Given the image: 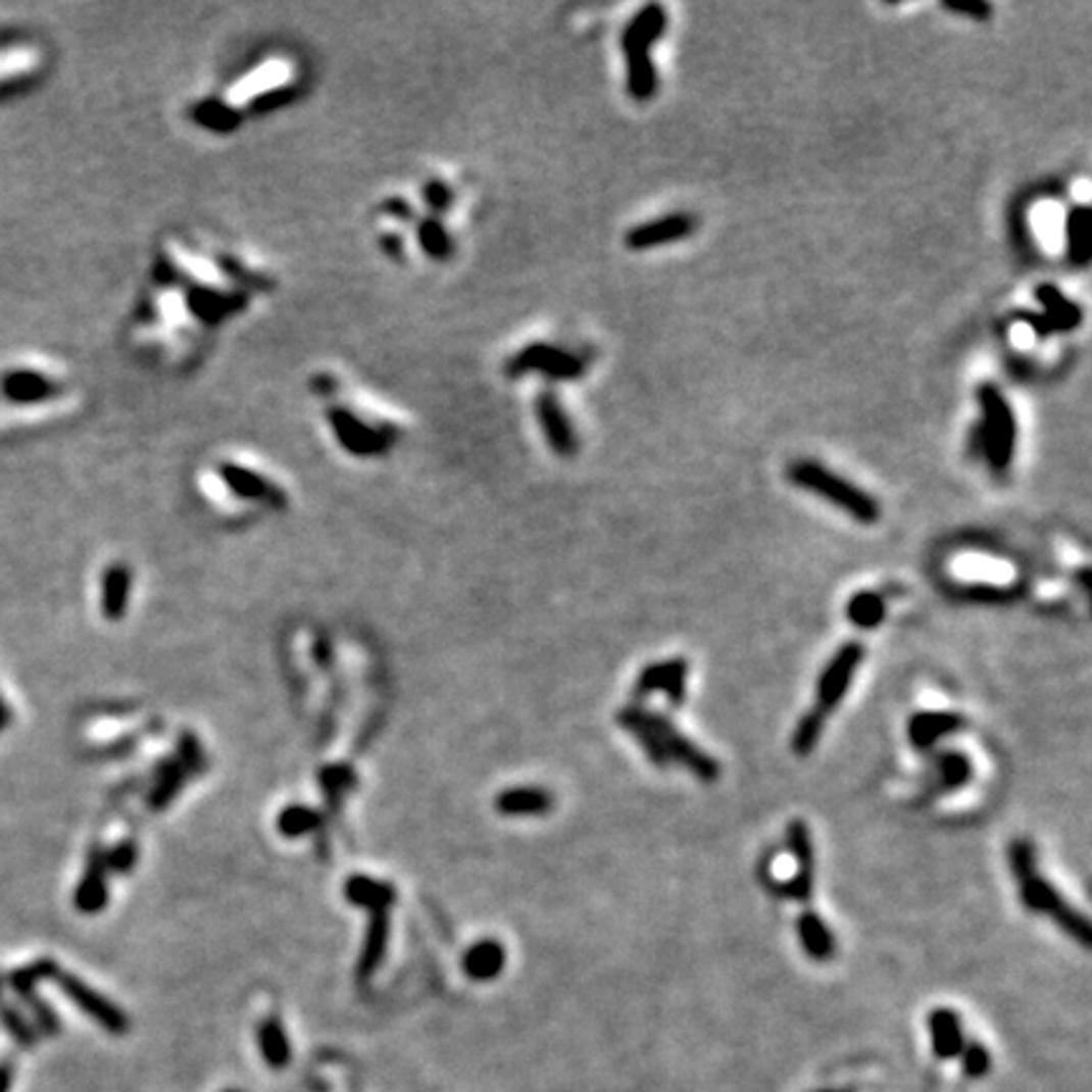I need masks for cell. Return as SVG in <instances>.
<instances>
[{
    "mask_svg": "<svg viewBox=\"0 0 1092 1092\" xmlns=\"http://www.w3.org/2000/svg\"><path fill=\"white\" fill-rule=\"evenodd\" d=\"M329 436L352 458H383L405 438L407 426L397 410L385 407L369 392L347 385L342 375L321 369L311 380Z\"/></svg>",
    "mask_w": 1092,
    "mask_h": 1092,
    "instance_id": "obj_1",
    "label": "cell"
},
{
    "mask_svg": "<svg viewBox=\"0 0 1092 1092\" xmlns=\"http://www.w3.org/2000/svg\"><path fill=\"white\" fill-rule=\"evenodd\" d=\"M1006 857H1009L1011 875H1014L1016 885H1020V898L1022 903H1025V908L1032 910V913L1049 915L1068 936H1073L1075 941L1083 943L1085 948H1090L1092 931L1088 919H1085L1083 913H1078V910L1059 895V890L1039 875L1035 845H1032L1030 840H1022V837L1020 840H1011Z\"/></svg>",
    "mask_w": 1092,
    "mask_h": 1092,
    "instance_id": "obj_2",
    "label": "cell"
},
{
    "mask_svg": "<svg viewBox=\"0 0 1092 1092\" xmlns=\"http://www.w3.org/2000/svg\"><path fill=\"white\" fill-rule=\"evenodd\" d=\"M789 481H792L797 489L814 493V496L825 498V501L835 503L840 511H845L847 516H852L860 524H875L880 518V503L878 498L857 489L855 484H850L842 476L832 474L830 468L817 463V460H794L787 468Z\"/></svg>",
    "mask_w": 1092,
    "mask_h": 1092,
    "instance_id": "obj_3",
    "label": "cell"
},
{
    "mask_svg": "<svg viewBox=\"0 0 1092 1092\" xmlns=\"http://www.w3.org/2000/svg\"><path fill=\"white\" fill-rule=\"evenodd\" d=\"M210 465H213L215 481L226 486V491H231L236 498L263 503L274 511H284L289 506V493L263 468L261 460L248 458V455H220Z\"/></svg>",
    "mask_w": 1092,
    "mask_h": 1092,
    "instance_id": "obj_4",
    "label": "cell"
},
{
    "mask_svg": "<svg viewBox=\"0 0 1092 1092\" xmlns=\"http://www.w3.org/2000/svg\"><path fill=\"white\" fill-rule=\"evenodd\" d=\"M979 405H982V428L984 436V460L989 463V468L994 474H1006V468L1014 460V445H1016V420L1014 410L1006 402V397L1001 395V390L996 385L984 383L979 387Z\"/></svg>",
    "mask_w": 1092,
    "mask_h": 1092,
    "instance_id": "obj_5",
    "label": "cell"
},
{
    "mask_svg": "<svg viewBox=\"0 0 1092 1092\" xmlns=\"http://www.w3.org/2000/svg\"><path fill=\"white\" fill-rule=\"evenodd\" d=\"M648 724L653 729L657 744H660L662 756H665L667 764H681L686 766L693 777H698L701 782H715L721 777V766L713 756L706 754L696 741H691L688 736L681 734L676 724H673L667 715L648 710Z\"/></svg>",
    "mask_w": 1092,
    "mask_h": 1092,
    "instance_id": "obj_6",
    "label": "cell"
},
{
    "mask_svg": "<svg viewBox=\"0 0 1092 1092\" xmlns=\"http://www.w3.org/2000/svg\"><path fill=\"white\" fill-rule=\"evenodd\" d=\"M532 373L544 375V378L549 380H577L585 375V359L577 357L569 349L534 342L518 349L506 362L508 378H522V375Z\"/></svg>",
    "mask_w": 1092,
    "mask_h": 1092,
    "instance_id": "obj_7",
    "label": "cell"
},
{
    "mask_svg": "<svg viewBox=\"0 0 1092 1092\" xmlns=\"http://www.w3.org/2000/svg\"><path fill=\"white\" fill-rule=\"evenodd\" d=\"M787 847L794 860H797V873L789 880H782V883L768 880V885H772L774 893L782 895V898L797 900V903H809L814 888V850L809 827L804 825L802 820H794L787 825Z\"/></svg>",
    "mask_w": 1092,
    "mask_h": 1092,
    "instance_id": "obj_8",
    "label": "cell"
},
{
    "mask_svg": "<svg viewBox=\"0 0 1092 1092\" xmlns=\"http://www.w3.org/2000/svg\"><path fill=\"white\" fill-rule=\"evenodd\" d=\"M862 657H865V648L852 640V643L842 645L835 657L827 662V667L822 671L817 681V703H814V708H817L820 713L830 715L832 710L840 706L842 698L850 691V683L852 678H855L857 667H860Z\"/></svg>",
    "mask_w": 1092,
    "mask_h": 1092,
    "instance_id": "obj_9",
    "label": "cell"
},
{
    "mask_svg": "<svg viewBox=\"0 0 1092 1092\" xmlns=\"http://www.w3.org/2000/svg\"><path fill=\"white\" fill-rule=\"evenodd\" d=\"M54 982L58 989L63 991L66 999H71L79 1009L87 1016H92L97 1025H102L109 1035H127L130 1030V1020H127L125 1011L116 1004H111L107 996H102L99 991H94L92 986L84 984L82 979H77L73 974L58 969Z\"/></svg>",
    "mask_w": 1092,
    "mask_h": 1092,
    "instance_id": "obj_10",
    "label": "cell"
},
{
    "mask_svg": "<svg viewBox=\"0 0 1092 1092\" xmlns=\"http://www.w3.org/2000/svg\"><path fill=\"white\" fill-rule=\"evenodd\" d=\"M653 693H662L673 706H683L688 698V662L683 657H671V660L650 662L640 671L638 681L633 686V696L648 698Z\"/></svg>",
    "mask_w": 1092,
    "mask_h": 1092,
    "instance_id": "obj_11",
    "label": "cell"
},
{
    "mask_svg": "<svg viewBox=\"0 0 1092 1092\" xmlns=\"http://www.w3.org/2000/svg\"><path fill=\"white\" fill-rule=\"evenodd\" d=\"M534 410H537L539 428H542L549 448L554 450L556 455H561V458H572V455H577V450H580V438H577L575 426H572L569 415H566V410L561 407L559 397H556L554 392L544 390L542 395L537 397Z\"/></svg>",
    "mask_w": 1092,
    "mask_h": 1092,
    "instance_id": "obj_12",
    "label": "cell"
},
{
    "mask_svg": "<svg viewBox=\"0 0 1092 1092\" xmlns=\"http://www.w3.org/2000/svg\"><path fill=\"white\" fill-rule=\"evenodd\" d=\"M698 228L696 215L691 213H671L655 218L650 222H640L633 231H628L625 243L633 251H650V248L665 246V243H676L681 238H688Z\"/></svg>",
    "mask_w": 1092,
    "mask_h": 1092,
    "instance_id": "obj_13",
    "label": "cell"
},
{
    "mask_svg": "<svg viewBox=\"0 0 1092 1092\" xmlns=\"http://www.w3.org/2000/svg\"><path fill=\"white\" fill-rule=\"evenodd\" d=\"M109 903V885H107V865H104V852L94 847L87 857V873L79 880L77 893H73V905L79 913L97 915L107 908Z\"/></svg>",
    "mask_w": 1092,
    "mask_h": 1092,
    "instance_id": "obj_14",
    "label": "cell"
},
{
    "mask_svg": "<svg viewBox=\"0 0 1092 1092\" xmlns=\"http://www.w3.org/2000/svg\"><path fill=\"white\" fill-rule=\"evenodd\" d=\"M667 29V13L662 5H645L628 29L623 31V51L625 56H645L657 44Z\"/></svg>",
    "mask_w": 1092,
    "mask_h": 1092,
    "instance_id": "obj_15",
    "label": "cell"
},
{
    "mask_svg": "<svg viewBox=\"0 0 1092 1092\" xmlns=\"http://www.w3.org/2000/svg\"><path fill=\"white\" fill-rule=\"evenodd\" d=\"M963 726H966V721L958 713H948V710H921V713L910 715L908 739L915 749L929 751L943 736L958 734Z\"/></svg>",
    "mask_w": 1092,
    "mask_h": 1092,
    "instance_id": "obj_16",
    "label": "cell"
},
{
    "mask_svg": "<svg viewBox=\"0 0 1092 1092\" xmlns=\"http://www.w3.org/2000/svg\"><path fill=\"white\" fill-rule=\"evenodd\" d=\"M554 807V794L544 787H513L496 797V812L503 817H542Z\"/></svg>",
    "mask_w": 1092,
    "mask_h": 1092,
    "instance_id": "obj_17",
    "label": "cell"
},
{
    "mask_svg": "<svg viewBox=\"0 0 1092 1092\" xmlns=\"http://www.w3.org/2000/svg\"><path fill=\"white\" fill-rule=\"evenodd\" d=\"M929 1032L933 1042V1052L938 1059H956L961 1054L963 1044V1027L961 1020L953 1009L948 1006H938L929 1014Z\"/></svg>",
    "mask_w": 1092,
    "mask_h": 1092,
    "instance_id": "obj_18",
    "label": "cell"
},
{
    "mask_svg": "<svg viewBox=\"0 0 1092 1092\" xmlns=\"http://www.w3.org/2000/svg\"><path fill=\"white\" fill-rule=\"evenodd\" d=\"M387 941H390V910H375V913H369L367 938H364L362 953H359L357 961L359 982H367L378 972L380 963L385 961Z\"/></svg>",
    "mask_w": 1092,
    "mask_h": 1092,
    "instance_id": "obj_19",
    "label": "cell"
},
{
    "mask_svg": "<svg viewBox=\"0 0 1092 1092\" xmlns=\"http://www.w3.org/2000/svg\"><path fill=\"white\" fill-rule=\"evenodd\" d=\"M503 963H506V951L501 943L496 938H484L465 951L463 972L474 982H491L503 972Z\"/></svg>",
    "mask_w": 1092,
    "mask_h": 1092,
    "instance_id": "obj_20",
    "label": "cell"
},
{
    "mask_svg": "<svg viewBox=\"0 0 1092 1092\" xmlns=\"http://www.w3.org/2000/svg\"><path fill=\"white\" fill-rule=\"evenodd\" d=\"M797 936L804 953H807L812 961L825 963L830 961V958H835V936H832V931L827 929V924L814 910H802V915H799L797 921Z\"/></svg>",
    "mask_w": 1092,
    "mask_h": 1092,
    "instance_id": "obj_21",
    "label": "cell"
},
{
    "mask_svg": "<svg viewBox=\"0 0 1092 1092\" xmlns=\"http://www.w3.org/2000/svg\"><path fill=\"white\" fill-rule=\"evenodd\" d=\"M344 895H347L349 903L359 905V908H367L369 913H375V910H390V905L395 903L397 898L395 885L367 878V875H354V878H349L347 885H344Z\"/></svg>",
    "mask_w": 1092,
    "mask_h": 1092,
    "instance_id": "obj_22",
    "label": "cell"
},
{
    "mask_svg": "<svg viewBox=\"0 0 1092 1092\" xmlns=\"http://www.w3.org/2000/svg\"><path fill=\"white\" fill-rule=\"evenodd\" d=\"M132 595V572L127 564H111L102 577V612L107 619H121Z\"/></svg>",
    "mask_w": 1092,
    "mask_h": 1092,
    "instance_id": "obj_23",
    "label": "cell"
},
{
    "mask_svg": "<svg viewBox=\"0 0 1092 1092\" xmlns=\"http://www.w3.org/2000/svg\"><path fill=\"white\" fill-rule=\"evenodd\" d=\"M1064 236H1068V261L1078 268L1088 266L1092 256V222L1090 210L1085 205L1070 210Z\"/></svg>",
    "mask_w": 1092,
    "mask_h": 1092,
    "instance_id": "obj_24",
    "label": "cell"
},
{
    "mask_svg": "<svg viewBox=\"0 0 1092 1092\" xmlns=\"http://www.w3.org/2000/svg\"><path fill=\"white\" fill-rule=\"evenodd\" d=\"M1035 296L1039 304H1042L1044 314H1047L1049 319L1059 327V332H1073V329H1078L1080 325H1083V309H1080L1075 301H1070L1068 296L1057 289V286H1052V284L1037 286Z\"/></svg>",
    "mask_w": 1092,
    "mask_h": 1092,
    "instance_id": "obj_25",
    "label": "cell"
},
{
    "mask_svg": "<svg viewBox=\"0 0 1092 1092\" xmlns=\"http://www.w3.org/2000/svg\"><path fill=\"white\" fill-rule=\"evenodd\" d=\"M974 779V766L961 751H943L938 756V792H958Z\"/></svg>",
    "mask_w": 1092,
    "mask_h": 1092,
    "instance_id": "obj_26",
    "label": "cell"
},
{
    "mask_svg": "<svg viewBox=\"0 0 1092 1092\" xmlns=\"http://www.w3.org/2000/svg\"><path fill=\"white\" fill-rule=\"evenodd\" d=\"M256 1039L263 1059H266L271 1068H286V1064L291 1062V1044L284 1027L279 1025V1020H263L261 1025H258Z\"/></svg>",
    "mask_w": 1092,
    "mask_h": 1092,
    "instance_id": "obj_27",
    "label": "cell"
},
{
    "mask_svg": "<svg viewBox=\"0 0 1092 1092\" xmlns=\"http://www.w3.org/2000/svg\"><path fill=\"white\" fill-rule=\"evenodd\" d=\"M321 814L316 809L306 807V804H289L286 809H281L279 817H276V830L284 837H304L311 835L321 827Z\"/></svg>",
    "mask_w": 1092,
    "mask_h": 1092,
    "instance_id": "obj_28",
    "label": "cell"
},
{
    "mask_svg": "<svg viewBox=\"0 0 1092 1092\" xmlns=\"http://www.w3.org/2000/svg\"><path fill=\"white\" fill-rule=\"evenodd\" d=\"M628 92L638 102H648L657 92V68L650 54L628 56Z\"/></svg>",
    "mask_w": 1092,
    "mask_h": 1092,
    "instance_id": "obj_29",
    "label": "cell"
},
{
    "mask_svg": "<svg viewBox=\"0 0 1092 1092\" xmlns=\"http://www.w3.org/2000/svg\"><path fill=\"white\" fill-rule=\"evenodd\" d=\"M845 614L855 628L873 630L885 619V600L875 592H857L847 602Z\"/></svg>",
    "mask_w": 1092,
    "mask_h": 1092,
    "instance_id": "obj_30",
    "label": "cell"
},
{
    "mask_svg": "<svg viewBox=\"0 0 1092 1092\" xmlns=\"http://www.w3.org/2000/svg\"><path fill=\"white\" fill-rule=\"evenodd\" d=\"M56 972H58V966L51 961V958H39V961L29 963V966H20V969H15V972H10L8 984H10V989L18 994V999L23 1001L36 994V986H39L41 982L54 979Z\"/></svg>",
    "mask_w": 1092,
    "mask_h": 1092,
    "instance_id": "obj_31",
    "label": "cell"
},
{
    "mask_svg": "<svg viewBox=\"0 0 1092 1092\" xmlns=\"http://www.w3.org/2000/svg\"><path fill=\"white\" fill-rule=\"evenodd\" d=\"M825 721L827 715L820 713L817 708L807 710V713L802 715V721L797 724V729H794V736H792V749L797 756H809L814 749H817L820 739H822V731H825Z\"/></svg>",
    "mask_w": 1092,
    "mask_h": 1092,
    "instance_id": "obj_32",
    "label": "cell"
},
{
    "mask_svg": "<svg viewBox=\"0 0 1092 1092\" xmlns=\"http://www.w3.org/2000/svg\"><path fill=\"white\" fill-rule=\"evenodd\" d=\"M319 784H321V794L329 799V807L337 809L339 802L344 799V794H347L349 789L357 784V777H354L352 766L337 764V766L321 768Z\"/></svg>",
    "mask_w": 1092,
    "mask_h": 1092,
    "instance_id": "obj_33",
    "label": "cell"
},
{
    "mask_svg": "<svg viewBox=\"0 0 1092 1092\" xmlns=\"http://www.w3.org/2000/svg\"><path fill=\"white\" fill-rule=\"evenodd\" d=\"M157 777H160V782H157L155 792L150 794V807L152 809H164L169 802H172L175 794L180 792V787H183L185 772H183V766L178 764V761L169 759V761H164V764L160 766Z\"/></svg>",
    "mask_w": 1092,
    "mask_h": 1092,
    "instance_id": "obj_34",
    "label": "cell"
},
{
    "mask_svg": "<svg viewBox=\"0 0 1092 1092\" xmlns=\"http://www.w3.org/2000/svg\"><path fill=\"white\" fill-rule=\"evenodd\" d=\"M0 1022H3L5 1032H8L20 1047H34L36 1039H39V1032L31 1027V1022L26 1020L15 1006L5 1004V1001H0Z\"/></svg>",
    "mask_w": 1092,
    "mask_h": 1092,
    "instance_id": "obj_35",
    "label": "cell"
},
{
    "mask_svg": "<svg viewBox=\"0 0 1092 1092\" xmlns=\"http://www.w3.org/2000/svg\"><path fill=\"white\" fill-rule=\"evenodd\" d=\"M958 1059H961V1070L966 1078L972 1080H979L984 1078L986 1073H989L991 1068V1054L989 1049L984 1047L982 1042H966L963 1044L961 1054H958Z\"/></svg>",
    "mask_w": 1092,
    "mask_h": 1092,
    "instance_id": "obj_36",
    "label": "cell"
},
{
    "mask_svg": "<svg viewBox=\"0 0 1092 1092\" xmlns=\"http://www.w3.org/2000/svg\"><path fill=\"white\" fill-rule=\"evenodd\" d=\"M26 1009L31 1011V1016H34L36 1027H39V1032L44 1037H56L58 1030H61V1022H58L54 1006L49 1004L46 999H41L39 994L29 996V999H23Z\"/></svg>",
    "mask_w": 1092,
    "mask_h": 1092,
    "instance_id": "obj_37",
    "label": "cell"
},
{
    "mask_svg": "<svg viewBox=\"0 0 1092 1092\" xmlns=\"http://www.w3.org/2000/svg\"><path fill=\"white\" fill-rule=\"evenodd\" d=\"M104 865L107 873L116 875H130L132 867L137 865V845L132 840L119 842V845L111 847L109 852H104Z\"/></svg>",
    "mask_w": 1092,
    "mask_h": 1092,
    "instance_id": "obj_38",
    "label": "cell"
},
{
    "mask_svg": "<svg viewBox=\"0 0 1092 1092\" xmlns=\"http://www.w3.org/2000/svg\"><path fill=\"white\" fill-rule=\"evenodd\" d=\"M958 595L963 597V600H972V602H1009L1014 600V597L1022 595V590H1011V587H996V585H972V587H963Z\"/></svg>",
    "mask_w": 1092,
    "mask_h": 1092,
    "instance_id": "obj_39",
    "label": "cell"
},
{
    "mask_svg": "<svg viewBox=\"0 0 1092 1092\" xmlns=\"http://www.w3.org/2000/svg\"><path fill=\"white\" fill-rule=\"evenodd\" d=\"M178 764L183 766L185 774H198L203 772L205 766V756H203V749H200V744L195 741L193 734H183L180 736V744H178Z\"/></svg>",
    "mask_w": 1092,
    "mask_h": 1092,
    "instance_id": "obj_40",
    "label": "cell"
},
{
    "mask_svg": "<svg viewBox=\"0 0 1092 1092\" xmlns=\"http://www.w3.org/2000/svg\"><path fill=\"white\" fill-rule=\"evenodd\" d=\"M943 8L958 15H972L974 20H986L994 8L986 0H943Z\"/></svg>",
    "mask_w": 1092,
    "mask_h": 1092,
    "instance_id": "obj_41",
    "label": "cell"
},
{
    "mask_svg": "<svg viewBox=\"0 0 1092 1092\" xmlns=\"http://www.w3.org/2000/svg\"><path fill=\"white\" fill-rule=\"evenodd\" d=\"M1020 319H1022V321H1025V325H1027V327H1030V329H1032V332H1035L1039 339H1044V337H1052V334H1057V332H1059V327H1057V325H1054V321H1052V319H1049V316H1047V314H1030V311H1022V314H1020Z\"/></svg>",
    "mask_w": 1092,
    "mask_h": 1092,
    "instance_id": "obj_42",
    "label": "cell"
},
{
    "mask_svg": "<svg viewBox=\"0 0 1092 1092\" xmlns=\"http://www.w3.org/2000/svg\"><path fill=\"white\" fill-rule=\"evenodd\" d=\"M10 1083H13V1075H10L8 1064H0V1092H8Z\"/></svg>",
    "mask_w": 1092,
    "mask_h": 1092,
    "instance_id": "obj_43",
    "label": "cell"
},
{
    "mask_svg": "<svg viewBox=\"0 0 1092 1092\" xmlns=\"http://www.w3.org/2000/svg\"><path fill=\"white\" fill-rule=\"evenodd\" d=\"M10 718H13V715H10V708L5 706V701H0V731L10 724Z\"/></svg>",
    "mask_w": 1092,
    "mask_h": 1092,
    "instance_id": "obj_44",
    "label": "cell"
},
{
    "mask_svg": "<svg viewBox=\"0 0 1092 1092\" xmlns=\"http://www.w3.org/2000/svg\"><path fill=\"white\" fill-rule=\"evenodd\" d=\"M0 1001H3V979H0Z\"/></svg>",
    "mask_w": 1092,
    "mask_h": 1092,
    "instance_id": "obj_45",
    "label": "cell"
},
{
    "mask_svg": "<svg viewBox=\"0 0 1092 1092\" xmlns=\"http://www.w3.org/2000/svg\"><path fill=\"white\" fill-rule=\"evenodd\" d=\"M820 1092H850V1090H820Z\"/></svg>",
    "mask_w": 1092,
    "mask_h": 1092,
    "instance_id": "obj_46",
    "label": "cell"
},
{
    "mask_svg": "<svg viewBox=\"0 0 1092 1092\" xmlns=\"http://www.w3.org/2000/svg\"><path fill=\"white\" fill-rule=\"evenodd\" d=\"M228 1092H238V1090H228Z\"/></svg>",
    "mask_w": 1092,
    "mask_h": 1092,
    "instance_id": "obj_47",
    "label": "cell"
},
{
    "mask_svg": "<svg viewBox=\"0 0 1092 1092\" xmlns=\"http://www.w3.org/2000/svg\"><path fill=\"white\" fill-rule=\"evenodd\" d=\"M0 701H3V698H0Z\"/></svg>",
    "mask_w": 1092,
    "mask_h": 1092,
    "instance_id": "obj_48",
    "label": "cell"
}]
</instances>
